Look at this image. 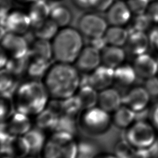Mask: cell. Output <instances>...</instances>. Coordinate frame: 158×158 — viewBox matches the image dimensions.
<instances>
[{
    "instance_id": "obj_15",
    "label": "cell",
    "mask_w": 158,
    "mask_h": 158,
    "mask_svg": "<svg viewBox=\"0 0 158 158\" xmlns=\"http://www.w3.org/2000/svg\"><path fill=\"white\" fill-rule=\"evenodd\" d=\"M106 12L107 23L112 26L126 25L130 22L132 14L127 2L122 0L114 2Z\"/></svg>"
},
{
    "instance_id": "obj_19",
    "label": "cell",
    "mask_w": 158,
    "mask_h": 158,
    "mask_svg": "<svg viewBox=\"0 0 158 158\" xmlns=\"http://www.w3.org/2000/svg\"><path fill=\"white\" fill-rule=\"evenodd\" d=\"M112 124L119 129L126 130L136 120V113L122 104L111 115Z\"/></svg>"
},
{
    "instance_id": "obj_28",
    "label": "cell",
    "mask_w": 158,
    "mask_h": 158,
    "mask_svg": "<svg viewBox=\"0 0 158 158\" xmlns=\"http://www.w3.org/2000/svg\"><path fill=\"white\" fill-rule=\"evenodd\" d=\"M51 65V62L30 57L26 73L29 79L42 80Z\"/></svg>"
},
{
    "instance_id": "obj_41",
    "label": "cell",
    "mask_w": 158,
    "mask_h": 158,
    "mask_svg": "<svg viewBox=\"0 0 158 158\" xmlns=\"http://www.w3.org/2000/svg\"><path fill=\"white\" fill-rule=\"evenodd\" d=\"M114 3V0H89V7L99 12L107 11Z\"/></svg>"
},
{
    "instance_id": "obj_38",
    "label": "cell",
    "mask_w": 158,
    "mask_h": 158,
    "mask_svg": "<svg viewBox=\"0 0 158 158\" xmlns=\"http://www.w3.org/2000/svg\"><path fill=\"white\" fill-rule=\"evenodd\" d=\"M127 4L132 14L139 15L145 14L149 4V0H127Z\"/></svg>"
},
{
    "instance_id": "obj_12",
    "label": "cell",
    "mask_w": 158,
    "mask_h": 158,
    "mask_svg": "<svg viewBox=\"0 0 158 158\" xmlns=\"http://www.w3.org/2000/svg\"><path fill=\"white\" fill-rule=\"evenodd\" d=\"M31 128L30 117L16 110L5 122H1V129L14 136H24Z\"/></svg>"
},
{
    "instance_id": "obj_42",
    "label": "cell",
    "mask_w": 158,
    "mask_h": 158,
    "mask_svg": "<svg viewBox=\"0 0 158 158\" xmlns=\"http://www.w3.org/2000/svg\"><path fill=\"white\" fill-rule=\"evenodd\" d=\"M145 14L153 23H158V1L149 2Z\"/></svg>"
},
{
    "instance_id": "obj_31",
    "label": "cell",
    "mask_w": 158,
    "mask_h": 158,
    "mask_svg": "<svg viewBox=\"0 0 158 158\" xmlns=\"http://www.w3.org/2000/svg\"><path fill=\"white\" fill-rule=\"evenodd\" d=\"M18 85L15 76L5 69H1L0 78L1 95L12 96Z\"/></svg>"
},
{
    "instance_id": "obj_6",
    "label": "cell",
    "mask_w": 158,
    "mask_h": 158,
    "mask_svg": "<svg viewBox=\"0 0 158 158\" xmlns=\"http://www.w3.org/2000/svg\"><path fill=\"white\" fill-rule=\"evenodd\" d=\"M125 139L135 149H149L156 142V128L151 122L136 120L125 130Z\"/></svg>"
},
{
    "instance_id": "obj_26",
    "label": "cell",
    "mask_w": 158,
    "mask_h": 158,
    "mask_svg": "<svg viewBox=\"0 0 158 158\" xmlns=\"http://www.w3.org/2000/svg\"><path fill=\"white\" fill-rule=\"evenodd\" d=\"M34 35L36 38L50 40L53 39L58 33V25L50 18L35 25Z\"/></svg>"
},
{
    "instance_id": "obj_21",
    "label": "cell",
    "mask_w": 158,
    "mask_h": 158,
    "mask_svg": "<svg viewBox=\"0 0 158 158\" xmlns=\"http://www.w3.org/2000/svg\"><path fill=\"white\" fill-rule=\"evenodd\" d=\"M51 10V7L46 0H36L31 3L28 15L31 25L34 26L49 19Z\"/></svg>"
},
{
    "instance_id": "obj_35",
    "label": "cell",
    "mask_w": 158,
    "mask_h": 158,
    "mask_svg": "<svg viewBox=\"0 0 158 158\" xmlns=\"http://www.w3.org/2000/svg\"><path fill=\"white\" fill-rule=\"evenodd\" d=\"M135 149L125 139L116 143L114 148V154L118 158H133Z\"/></svg>"
},
{
    "instance_id": "obj_51",
    "label": "cell",
    "mask_w": 158,
    "mask_h": 158,
    "mask_svg": "<svg viewBox=\"0 0 158 158\" xmlns=\"http://www.w3.org/2000/svg\"><path fill=\"white\" fill-rule=\"evenodd\" d=\"M1 158H14L12 155L9 154H6V153H2V157Z\"/></svg>"
},
{
    "instance_id": "obj_49",
    "label": "cell",
    "mask_w": 158,
    "mask_h": 158,
    "mask_svg": "<svg viewBox=\"0 0 158 158\" xmlns=\"http://www.w3.org/2000/svg\"><path fill=\"white\" fill-rule=\"evenodd\" d=\"M93 158H118L114 153L101 152L96 154Z\"/></svg>"
},
{
    "instance_id": "obj_16",
    "label": "cell",
    "mask_w": 158,
    "mask_h": 158,
    "mask_svg": "<svg viewBox=\"0 0 158 158\" xmlns=\"http://www.w3.org/2000/svg\"><path fill=\"white\" fill-rule=\"evenodd\" d=\"M123 104V96L112 86L98 92V106L109 114L113 113Z\"/></svg>"
},
{
    "instance_id": "obj_2",
    "label": "cell",
    "mask_w": 158,
    "mask_h": 158,
    "mask_svg": "<svg viewBox=\"0 0 158 158\" xmlns=\"http://www.w3.org/2000/svg\"><path fill=\"white\" fill-rule=\"evenodd\" d=\"M12 99L16 111L31 117L46 109L51 98L41 80L29 79L19 84Z\"/></svg>"
},
{
    "instance_id": "obj_29",
    "label": "cell",
    "mask_w": 158,
    "mask_h": 158,
    "mask_svg": "<svg viewBox=\"0 0 158 158\" xmlns=\"http://www.w3.org/2000/svg\"><path fill=\"white\" fill-rule=\"evenodd\" d=\"M49 18L51 19L59 27L64 28L67 27L71 22L72 14L70 10L67 6L59 4L51 7Z\"/></svg>"
},
{
    "instance_id": "obj_40",
    "label": "cell",
    "mask_w": 158,
    "mask_h": 158,
    "mask_svg": "<svg viewBox=\"0 0 158 158\" xmlns=\"http://www.w3.org/2000/svg\"><path fill=\"white\" fill-rule=\"evenodd\" d=\"M144 86L151 97L158 96V75L152 77L144 80Z\"/></svg>"
},
{
    "instance_id": "obj_9",
    "label": "cell",
    "mask_w": 158,
    "mask_h": 158,
    "mask_svg": "<svg viewBox=\"0 0 158 158\" xmlns=\"http://www.w3.org/2000/svg\"><path fill=\"white\" fill-rule=\"evenodd\" d=\"M85 76V81L80 86L89 85L98 92L110 87L114 83V69L104 65Z\"/></svg>"
},
{
    "instance_id": "obj_34",
    "label": "cell",
    "mask_w": 158,
    "mask_h": 158,
    "mask_svg": "<svg viewBox=\"0 0 158 158\" xmlns=\"http://www.w3.org/2000/svg\"><path fill=\"white\" fill-rule=\"evenodd\" d=\"M75 118V117H73L67 115H60L58 117L54 131H64L75 135L77 131L78 125Z\"/></svg>"
},
{
    "instance_id": "obj_48",
    "label": "cell",
    "mask_w": 158,
    "mask_h": 158,
    "mask_svg": "<svg viewBox=\"0 0 158 158\" xmlns=\"http://www.w3.org/2000/svg\"><path fill=\"white\" fill-rule=\"evenodd\" d=\"M74 4L80 8L86 9L89 7V0H72Z\"/></svg>"
},
{
    "instance_id": "obj_13",
    "label": "cell",
    "mask_w": 158,
    "mask_h": 158,
    "mask_svg": "<svg viewBox=\"0 0 158 158\" xmlns=\"http://www.w3.org/2000/svg\"><path fill=\"white\" fill-rule=\"evenodd\" d=\"M1 23H4L6 31L19 35L26 33L31 25L28 14L20 10L9 12Z\"/></svg>"
},
{
    "instance_id": "obj_20",
    "label": "cell",
    "mask_w": 158,
    "mask_h": 158,
    "mask_svg": "<svg viewBox=\"0 0 158 158\" xmlns=\"http://www.w3.org/2000/svg\"><path fill=\"white\" fill-rule=\"evenodd\" d=\"M1 153L9 154L14 158H23L31 154L30 146L23 136H13Z\"/></svg>"
},
{
    "instance_id": "obj_23",
    "label": "cell",
    "mask_w": 158,
    "mask_h": 158,
    "mask_svg": "<svg viewBox=\"0 0 158 158\" xmlns=\"http://www.w3.org/2000/svg\"><path fill=\"white\" fill-rule=\"evenodd\" d=\"M137 78L132 65L123 63L114 69V83L120 86H131Z\"/></svg>"
},
{
    "instance_id": "obj_14",
    "label": "cell",
    "mask_w": 158,
    "mask_h": 158,
    "mask_svg": "<svg viewBox=\"0 0 158 158\" xmlns=\"http://www.w3.org/2000/svg\"><path fill=\"white\" fill-rule=\"evenodd\" d=\"M132 65L137 77L144 80L158 73V62L147 52L136 56Z\"/></svg>"
},
{
    "instance_id": "obj_44",
    "label": "cell",
    "mask_w": 158,
    "mask_h": 158,
    "mask_svg": "<svg viewBox=\"0 0 158 158\" xmlns=\"http://www.w3.org/2000/svg\"><path fill=\"white\" fill-rule=\"evenodd\" d=\"M90 40H91V42L89 45L93 46L94 48L98 49L99 51H101L107 45L104 36L92 38Z\"/></svg>"
},
{
    "instance_id": "obj_39",
    "label": "cell",
    "mask_w": 158,
    "mask_h": 158,
    "mask_svg": "<svg viewBox=\"0 0 158 158\" xmlns=\"http://www.w3.org/2000/svg\"><path fill=\"white\" fill-rule=\"evenodd\" d=\"M150 23H152V22L145 14L139 15H135V18L133 21L132 29L131 31H145V30L149 27Z\"/></svg>"
},
{
    "instance_id": "obj_36",
    "label": "cell",
    "mask_w": 158,
    "mask_h": 158,
    "mask_svg": "<svg viewBox=\"0 0 158 158\" xmlns=\"http://www.w3.org/2000/svg\"><path fill=\"white\" fill-rule=\"evenodd\" d=\"M15 111L12 96L1 95V120L5 122Z\"/></svg>"
},
{
    "instance_id": "obj_32",
    "label": "cell",
    "mask_w": 158,
    "mask_h": 158,
    "mask_svg": "<svg viewBox=\"0 0 158 158\" xmlns=\"http://www.w3.org/2000/svg\"><path fill=\"white\" fill-rule=\"evenodd\" d=\"M30 60V54L22 58H9L6 65L2 69H5L16 77L26 73L27 69Z\"/></svg>"
},
{
    "instance_id": "obj_52",
    "label": "cell",
    "mask_w": 158,
    "mask_h": 158,
    "mask_svg": "<svg viewBox=\"0 0 158 158\" xmlns=\"http://www.w3.org/2000/svg\"><path fill=\"white\" fill-rule=\"evenodd\" d=\"M23 158H36V157H35V156H33L32 154H31V156L30 155H28V156H25V157H23Z\"/></svg>"
},
{
    "instance_id": "obj_17",
    "label": "cell",
    "mask_w": 158,
    "mask_h": 158,
    "mask_svg": "<svg viewBox=\"0 0 158 158\" xmlns=\"http://www.w3.org/2000/svg\"><path fill=\"white\" fill-rule=\"evenodd\" d=\"M150 44L149 35L144 31H133L129 32L125 46L128 52L136 57L146 53Z\"/></svg>"
},
{
    "instance_id": "obj_25",
    "label": "cell",
    "mask_w": 158,
    "mask_h": 158,
    "mask_svg": "<svg viewBox=\"0 0 158 158\" xmlns=\"http://www.w3.org/2000/svg\"><path fill=\"white\" fill-rule=\"evenodd\" d=\"M30 148L31 154H40L47 139L44 130L38 128H31L24 136Z\"/></svg>"
},
{
    "instance_id": "obj_54",
    "label": "cell",
    "mask_w": 158,
    "mask_h": 158,
    "mask_svg": "<svg viewBox=\"0 0 158 158\" xmlns=\"http://www.w3.org/2000/svg\"><path fill=\"white\" fill-rule=\"evenodd\" d=\"M157 75H158V73H157Z\"/></svg>"
},
{
    "instance_id": "obj_45",
    "label": "cell",
    "mask_w": 158,
    "mask_h": 158,
    "mask_svg": "<svg viewBox=\"0 0 158 158\" xmlns=\"http://www.w3.org/2000/svg\"><path fill=\"white\" fill-rule=\"evenodd\" d=\"M133 158H151L149 149H136Z\"/></svg>"
},
{
    "instance_id": "obj_46",
    "label": "cell",
    "mask_w": 158,
    "mask_h": 158,
    "mask_svg": "<svg viewBox=\"0 0 158 158\" xmlns=\"http://www.w3.org/2000/svg\"><path fill=\"white\" fill-rule=\"evenodd\" d=\"M149 37L151 44L152 45L158 52V28L154 31L152 30L151 33L149 35Z\"/></svg>"
},
{
    "instance_id": "obj_33",
    "label": "cell",
    "mask_w": 158,
    "mask_h": 158,
    "mask_svg": "<svg viewBox=\"0 0 158 158\" xmlns=\"http://www.w3.org/2000/svg\"><path fill=\"white\" fill-rule=\"evenodd\" d=\"M82 110L81 102L77 94L62 101V114L75 117Z\"/></svg>"
},
{
    "instance_id": "obj_3",
    "label": "cell",
    "mask_w": 158,
    "mask_h": 158,
    "mask_svg": "<svg viewBox=\"0 0 158 158\" xmlns=\"http://www.w3.org/2000/svg\"><path fill=\"white\" fill-rule=\"evenodd\" d=\"M52 46L56 62L74 64L83 48L81 33L73 28L64 27L53 38Z\"/></svg>"
},
{
    "instance_id": "obj_10",
    "label": "cell",
    "mask_w": 158,
    "mask_h": 158,
    "mask_svg": "<svg viewBox=\"0 0 158 158\" xmlns=\"http://www.w3.org/2000/svg\"><path fill=\"white\" fill-rule=\"evenodd\" d=\"M151 99L150 94L144 86H135L123 95V104L136 113H140L148 107Z\"/></svg>"
},
{
    "instance_id": "obj_18",
    "label": "cell",
    "mask_w": 158,
    "mask_h": 158,
    "mask_svg": "<svg viewBox=\"0 0 158 158\" xmlns=\"http://www.w3.org/2000/svg\"><path fill=\"white\" fill-rule=\"evenodd\" d=\"M101 64L115 69L123 64L126 58V52L122 47L107 45L101 51Z\"/></svg>"
},
{
    "instance_id": "obj_43",
    "label": "cell",
    "mask_w": 158,
    "mask_h": 158,
    "mask_svg": "<svg viewBox=\"0 0 158 158\" xmlns=\"http://www.w3.org/2000/svg\"><path fill=\"white\" fill-rule=\"evenodd\" d=\"M12 5V0H1V20H4Z\"/></svg>"
},
{
    "instance_id": "obj_11",
    "label": "cell",
    "mask_w": 158,
    "mask_h": 158,
    "mask_svg": "<svg viewBox=\"0 0 158 158\" xmlns=\"http://www.w3.org/2000/svg\"><path fill=\"white\" fill-rule=\"evenodd\" d=\"M74 64L80 72L88 74L101 65V51L91 45L83 47Z\"/></svg>"
},
{
    "instance_id": "obj_5",
    "label": "cell",
    "mask_w": 158,
    "mask_h": 158,
    "mask_svg": "<svg viewBox=\"0 0 158 158\" xmlns=\"http://www.w3.org/2000/svg\"><path fill=\"white\" fill-rule=\"evenodd\" d=\"M77 123L80 129L90 136L104 135L112 125L110 114L98 106L83 109L78 115Z\"/></svg>"
},
{
    "instance_id": "obj_30",
    "label": "cell",
    "mask_w": 158,
    "mask_h": 158,
    "mask_svg": "<svg viewBox=\"0 0 158 158\" xmlns=\"http://www.w3.org/2000/svg\"><path fill=\"white\" fill-rule=\"evenodd\" d=\"M59 115L49 109H45L35 116L36 127L43 130H54Z\"/></svg>"
},
{
    "instance_id": "obj_7",
    "label": "cell",
    "mask_w": 158,
    "mask_h": 158,
    "mask_svg": "<svg viewBox=\"0 0 158 158\" xmlns=\"http://www.w3.org/2000/svg\"><path fill=\"white\" fill-rule=\"evenodd\" d=\"M78 26L80 32L90 39L103 36L108 28L107 20L95 13H87L81 16Z\"/></svg>"
},
{
    "instance_id": "obj_22",
    "label": "cell",
    "mask_w": 158,
    "mask_h": 158,
    "mask_svg": "<svg viewBox=\"0 0 158 158\" xmlns=\"http://www.w3.org/2000/svg\"><path fill=\"white\" fill-rule=\"evenodd\" d=\"M31 58L50 62L53 58L52 43L49 40L36 38L30 47Z\"/></svg>"
},
{
    "instance_id": "obj_8",
    "label": "cell",
    "mask_w": 158,
    "mask_h": 158,
    "mask_svg": "<svg viewBox=\"0 0 158 158\" xmlns=\"http://www.w3.org/2000/svg\"><path fill=\"white\" fill-rule=\"evenodd\" d=\"M1 37V48L10 58H22L29 55L28 43L22 35L7 31Z\"/></svg>"
},
{
    "instance_id": "obj_50",
    "label": "cell",
    "mask_w": 158,
    "mask_h": 158,
    "mask_svg": "<svg viewBox=\"0 0 158 158\" xmlns=\"http://www.w3.org/2000/svg\"><path fill=\"white\" fill-rule=\"evenodd\" d=\"M17 1L21 2V3H24V4H28V3H32L33 2L36 1V0H17Z\"/></svg>"
},
{
    "instance_id": "obj_53",
    "label": "cell",
    "mask_w": 158,
    "mask_h": 158,
    "mask_svg": "<svg viewBox=\"0 0 158 158\" xmlns=\"http://www.w3.org/2000/svg\"><path fill=\"white\" fill-rule=\"evenodd\" d=\"M51 1H58V0H51Z\"/></svg>"
},
{
    "instance_id": "obj_37",
    "label": "cell",
    "mask_w": 158,
    "mask_h": 158,
    "mask_svg": "<svg viewBox=\"0 0 158 158\" xmlns=\"http://www.w3.org/2000/svg\"><path fill=\"white\" fill-rule=\"evenodd\" d=\"M96 147L91 142L82 141L78 142L77 158H93L96 154Z\"/></svg>"
},
{
    "instance_id": "obj_47",
    "label": "cell",
    "mask_w": 158,
    "mask_h": 158,
    "mask_svg": "<svg viewBox=\"0 0 158 158\" xmlns=\"http://www.w3.org/2000/svg\"><path fill=\"white\" fill-rule=\"evenodd\" d=\"M151 123L156 128H158V104L156 105L151 112Z\"/></svg>"
},
{
    "instance_id": "obj_24",
    "label": "cell",
    "mask_w": 158,
    "mask_h": 158,
    "mask_svg": "<svg viewBox=\"0 0 158 158\" xmlns=\"http://www.w3.org/2000/svg\"><path fill=\"white\" fill-rule=\"evenodd\" d=\"M129 36V31L120 26H112L107 28L104 38L108 45L122 47L125 45Z\"/></svg>"
},
{
    "instance_id": "obj_1",
    "label": "cell",
    "mask_w": 158,
    "mask_h": 158,
    "mask_svg": "<svg viewBox=\"0 0 158 158\" xmlns=\"http://www.w3.org/2000/svg\"><path fill=\"white\" fill-rule=\"evenodd\" d=\"M41 81L51 99L62 101L77 94L81 77L73 64L56 62L50 65Z\"/></svg>"
},
{
    "instance_id": "obj_27",
    "label": "cell",
    "mask_w": 158,
    "mask_h": 158,
    "mask_svg": "<svg viewBox=\"0 0 158 158\" xmlns=\"http://www.w3.org/2000/svg\"><path fill=\"white\" fill-rule=\"evenodd\" d=\"M76 94L81 102L83 109L98 105V91L89 85L80 86Z\"/></svg>"
},
{
    "instance_id": "obj_4",
    "label": "cell",
    "mask_w": 158,
    "mask_h": 158,
    "mask_svg": "<svg viewBox=\"0 0 158 158\" xmlns=\"http://www.w3.org/2000/svg\"><path fill=\"white\" fill-rule=\"evenodd\" d=\"M78 142L74 135L64 131H54L47 138L40 153L41 158H77Z\"/></svg>"
}]
</instances>
